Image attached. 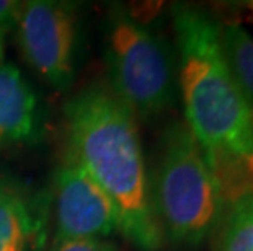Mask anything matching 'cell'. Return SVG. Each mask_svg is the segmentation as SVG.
I'll list each match as a JSON object with an SVG mask.
<instances>
[{
	"label": "cell",
	"mask_w": 253,
	"mask_h": 251,
	"mask_svg": "<svg viewBox=\"0 0 253 251\" xmlns=\"http://www.w3.org/2000/svg\"><path fill=\"white\" fill-rule=\"evenodd\" d=\"M15 26L25 61L52 88L66 92L77 72L82 36L77 5L30 0L20 5Z\"/></svg>",
	"instance_id": "5"
},
{
	"label": "cell",
	"mask_w": 253,
	"mask_h": 251,
	"mask_svg": "<svg viewBox=\"0 0 253 251\" xmlns=\"http://www.w3.org/2000/svg\"><path fill=\"white\" fill-rule=\"evenodd\" d=\"M3 57V46H2V35H0V62H2Z\"/></svg>",
	"instance_id": "14"
},
{
	"label": "cell",
	"mask_w": 253,
	"mask_h": 251,
	"mask_svg": "<svg viewBox=\"0 0 253 251\" xmlns=\"http://www.w3.org/2000/svg\"><path fill=\"white\" fill-rule=\"evenodd\" d=\"M171 25L185 124L222 188L253 139V105L230 72L219 23L211 15L195 5L175 3Z\"/></svg>",
	"instance_id": "2"
},
{
	"label": "cell",
	"mask_w": 253,
	"mask_h": 251,
	"mask_svg": "<svg viewBox=\"0 0 253 251\" xmlns=\"http://www.w3.org/2000/svg\"><path fill=\"white\" fill-rule=\"evenodd\" d=\"M103 57L108 88L136 119H157L175 105L178 82L173 49L123 5H113L106 13Z\"/></svg>",
	"instance_id": "4"
},
{
	"label": "cell",
	"mask_w": 253,
	"mask_h": 251,
	"mask_svg": "<svg viewBox=\"0 0 253 251\" xmlns=\"http://www.w3.org/2000/svg\"><path fill=\"white\" fill-rule=\"evenodd\" d=\"M47 251H118V247L108 238H74L52 240Z\"/></svg>",
	"instance_id": "12"
},
{
	"label": "cell",
	"mask_w": 253,
	"mask_h": 251,
	"mask_svg": "<svg viewBox=\"0 0 253 251\" xmlns=\"http://www.w3.org/2000/svg\"><path fill=\"white\" fill-rule=\"evenodd\" d=\"M67 153L111 199L118 232L137 251H162L137 119L106 85L93 83L64 106Z\"/></svg>",
	"instance_id": "1"
},
{
	"label": "cell",
	"mask_w": 253,
	"mask_h": 251,
	"mask_svg": "<svg viewBox=\"0 0 253 251\" xmlns=\"http://www.w3.org/2000/svg\"><path fill=\"white\" fill-rule=\"evenodd\" d=\"M219 36L230 72L253 105V36L237 23H219Z\"/></svg>",
	"instance_id": "10"
},
{
	"label": "cell",
	"mask_w": 253,
	"mask_h": 251,
	"mask_svg": "<svg viewBox=\"0 0 253 251\" xmlns=\"http://www.w3.org/2000/svg\"><path fill=\"white\" fill-rule=\"evenodd\" d=\"M225 202L235 199L237 196L253 193V139L245 153L237 162L235 168L222 186Z\"/></svg>",
	"instance_id": "11"
},
{
	"label": "cell",
	"mask_w": 253,
	"mask_h": 251,
	"mask_svg": "<svg viewBox=\"0 0 253 251\" xmlns=\"http://www.w3.org/2000/svg\"><path fill=\"white\" fill-rule=\"evenodd\" d=\"M49 215V193L0 178V251H42Z\"/></svg>",
	"instance_id": "7"
},
{
	"label": "cell",
	"mask_w": 253,
	"mask_h": 251,
	"mask_svg": "<svg viewBox=\"0 0 253 251\" xmlns=\"http://www.w3.org/2000/svg\"><path fill=\"white\" fill-rule=\"evenodd\" d=\"M40 101L13 64L0 62V147L20 145L40 134Z\"/></svg>",
	"instance_id": "8"
},
{
	"label": "cell",
	"mask_w": 253,
	"mask_h": 251,
	"mask_svg": "<svg viewBox=\"0 0 253 251\" xmlns=\"http://www.w3.org/2000/svg\"><path fill=\"white\" fill-rule=\"evenodd\" d=\"M49 199L52 240L106 238L118 232V214L108 194L67 152L52 178Z\"/></svg>",
	"instance_id": "6"
},
{
	"label": "cell",
	"mask_w": 253,
	"mask_h": 251,
	"mask_svg": "<svg viewBox=\"0 0 253 251\" xmlns=\"http://www.w3.org/2000/svg\"><path fill=\"white\" fill-rule=\"evenodd\" d=\"M150 194L165 242L173 247L196 250L217 232L227 202L185 121L170 122L160 136Z\"/></svg>",
	"instance_id": "3"
},
{
	"label": "cell",
	"mask_w": 253,
	"mask_h": 251,
	"mask_svg": "<svg viewBox=\"0 0 253 251\" xmlns=\"http://www.w3.org/2000/svg\"><path fill=\"white\" fill-rule=\"evenodd\" d=\"M20 2H10V0H0V35L10 30L17 23L20 12Z\"/></svg>",
	"instance_id": "13"
},
{
	"label": "cell",
	"mask_w": 253,
	"mask_h": 251,
	"mask_svg": "<svg viewBox=\"0 0 253 251\" xmlns=\"http://www.w3.org/2000/svg\"><path fill=\"white\" fill-rule=\"evenodd\" d=\"M212 251H253V193L227 202Z\"/></svg>",
	"instance_id": "9"
}]
</instances>
